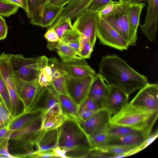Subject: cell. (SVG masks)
Returning <instances> with one entry per match:
<instances>
[{
  "mask_svg": "<svg viewBox=\"0 0 158 158\" xmlns=\"http://www.w3.org/2000/svg\"><path fill=\"white\" fill-rule=\"evenodd\" d=\"M1 1L5 3L12 4L19 6L20 7V5L16 0H1Z\"/></svg>",
  "mask_w": 158,
  "mask_h": 158,
  "instance_id": "49",
  "label": "cell"
},
{
  "mask_svg": "<svg viewBox=\"0 0 158 158\" xmlns=\"http://www.w3.org/2000/svg\"><path fill=\"white\" fill-rule=\"evenodd\" d=\"M93 77L76 78L67 75L65 86L68 95L78 106L87 97Z\"/></svg>",
  "mask_w": 158,
  "mask_h": 158,
  "instance_id": "9",
  "label": "cell"
},
{
  "mask_svg": "<svg viewBox=\"0 0 158 158\" xmlns=\"http://www.w3.org/2000/svg\"><path fill=\"white\" fill-rule=\"evenodd\" d=\"M95 112L84 107L78 106V114L83 122L89 118Z\"/></svg>",
  "mask_w": 158,
  "mask_h": 158,
  "instance_id": "45",
  "label": "cell"
},
{
  "mask_svg": "<svg viewBox=\"0 0 158 158\" xmlns=\"http://www.w3.org/2000/svg\"><path fill=\"white\" fill-rule=\"evenodd\" d=\"M119 1L125 3H129L131 2L132 0H118Z\"/></svg>",
  "mask_w": 158,
  "mask_h": 158,
  "instance_id": "50",
  "label": "cell"
},
{
  "mask_svg": "<svg viewBox=\"0 0 158 158\" xmlns=\"http://www.w3.org/2000/svg\"><path fill=\"white\" fill-rule=\"evenodd\" d=\"M88 136L92 148L106 145L109 137L106 131Z\"/></svg>",
  "mask_w": 158,
  "mask_h": 158,
  "instance_id": "34",
  "label": "cell"
},
{
  "mask_svg": "<svg viewBox=\"0 0 158 158\" xmlns=\"http://www.w3.org/2000/svg\"><path fill=\"white\" fill-rule=\"evenodd\" d=\"M106 132L109 137H112L139 131L128 127L112 124Z\"/></svg>",
  "mask_w": 158,
  "mask_h": 158,
  "instance_id": "32",
  "label": "cell"
},
{
  "mask_svg": "<svg viewBox=\"0 0 158 158\" xmlns=\"http://www.w3.org/2000/svg\"><path fill=\"white\" fill-rule=\"evenodd\" d=\"M55 49L61 59V61L63 63L75 62L85 59L61 40L57 44Z\"/></svg>",
  "mask_w": 158,
  "mask_h": 158,
  "instance_id": "27",
  "label": "cell"
},
{
  "mask_svg": "<svg viewBox=\"0 0 158 158\" xmlns=\"http://www.w3.org/2000/svg\"><path fill=\"white\" fill-rule=\"evenodd\" d=\"M72 0H47L43 6L50 7H64L68 4Z\"/></svg>",
  "mask_w": 158,
  "mask_h": 158,
  "instance_id": "44",
  "label": "cell"
},
{
  "mask_svg": "<svg viewBox=\"0 0 158 158\" xmlns=\"http://www.w3.org/2000/svg\"><path fill=\"white\" fill-rule=\"evenodd\" d=\"M99 18L97 12L86 10L76 19L73 27L80 33L79 50L87 42H89L94 47Z\"/></svg>",
  "mask_w": 158,
  "mask_h": 158,
  "instance_id": "5",
  "label": "cell"
},
{
  "mask_svg": "<svg viewBox=\"0 0 158 158\" xmlns=\"http://www.w3.org/2000/svg\"><path fill=\"white\" fill-rule=\"evenodd\" d=\"M7 34V27L4 19L0 15V40L4 39Z\"/></svg>",
  "mask_w": 158,
  "mask_h": 158,
  "instance_id": "47",
  "label": "cell"
},
{
  "mask_svg": "<svg viewBox=\"0 0 158 158\" xmlns=\"http://www.w3.org/2000/svg\"><path fill=\"white\" fill-rule=\"evenodd\" d=\"M52 80L51 69L50 66L48 64L45 66L41 70L38 80L40 85L44 88L51 86Z\"/></svg>",
  "mask_w": 158,
  "mask_h": 158,
  "instance_id": "35",
  "label": "cell"
},
{
  "mask_svg": "<svg viewBox=\"0 0 158 158\" xmlns=\"http://www.w3.org/2000/svg\"><path fill=\"white\" fill-rule=\"evenodd\" d=\"M79 106L84 107L94 112L100 109L96 103L88 96Z\"/></svg>",
  "mask_w": 158,
  "mask_h": 158,
  "instance_id": "41",
  "label": "cell"
},
{
  "mask_svg": "<svg viewBox=\"0 0 158 158\" xmlns=\"http://www.w3.org/2000/svg\"><path fill=\"white\" fill-rule=\"evenodd\" d=\"M146 1L148 3L145 23L140 30L151 42L155 40L157 27L158 0H132L130 3Z\"/></svg>",
  "mask_w": 158,
  "mask_h": 158,
  "instance_id": "11",
  "label": "cell"
},
{
  "mask_svg": "<svg viewBox=\"0 0 158 158\" xmlns=\"http://www.w3.org/2000/svg\"><path fill=\"white\" fill-rule=\"evenodd\" d=\"M92 0H72L64 8L62 12L53 21L48 29L55 30L66 20L76 19L86 10Z\"/></svg>",
  "mask_w": 158,
  "mask_h": 158,
  "instance_id": "12",
  "label": "cell"
},
{
  "mask_svg": "<svg viewBox=\"0 0 158 158\" xmlns=\"http://www.w3.org/2000/svg\"><path fill=\"white\" fill-rule=\"evenodd\" d=\"M63 69L66 74L74 77H81L88 76L94 77L95 70L88 65L85 59L67 63L61 62Z\"/></svg>",
  "mask_w": 158,
  "mask_h": 158,
  "instance_id": "21",
  "label": "cell"
},
{
  "mask_svg": "<svg viewBox=\"0 0 158 158\" xmlns=\"http://www.w3.org/2000/svg\"><path fill=\"white\" fill-rule=\"evenodd\" d=\"M80 32L73 28L65 32L62 35L60 40L80 55Z\"/></svg>",
  "mask_w": 158,
  "mask_h": 158,
  "instance_id": "30",
  "label": "cell"
},
{
  "mask_svg": "<svg viewBox=\"0 0 158 158\" xmlns=\"http://www.w3.org/2000/svg\"><path fill=\"white\" fill-rule=\"evenodd\" d=\"M47 0H27V17L32 25L39 26V22L42 14V6Z\"/></svg>",
  "mask_w": 158,
  "mask_h": 158,
  "instance_id": "26",
  "label": "cell"
},
{
  "mask_svg": "<svg viewBox=\"0 0 158 158\" xmlns=\"http://www.w3.org/2000/svg\"><path fill=\"white\" fill-rule=\"evenodd\" d=\"M44 37L47 41V48L50 50L55 51L56 47L60 40L55 30L48 29Z\"/></svg>",
  "mask_w": 158,
  "mask_h": 158,
  "instance_id": "37",
  "label": "cell"
},
{
  "mask_svg": "<svg viewBox=\"0 0 158 158\" xmlns=\"http://www.w3.org/2000/svg\"><path fill=\"white\" fill-rule=\"evenodd\" d=\"M158 131L157 129L153 134H151L143 143L138 146L137 149L138 152L146 147L157 138L158 135Z\"/></svg>",
  "mask_w": 158,
  "mask_h": 158,
  "instance_id": "43",
  "label": "cell"
},
{
  "mask_svg": "<svg viewBox=\"0 0 158 158\" xmlns=\"http://www.w3.org/2000/svg\"><path fill=\"white\" fill-rule=\"evenodd\" d=\"M145 139L142 134L137 132L121 136L109 137L106 145H138L143 143Z\"/></svg>",
  "mask_w": 158,
  "mask_h": 158,
  "instance_id": "24",
  "label": "cell"
},
{
  "mask_svg": "<svg viewBox=\"0 0 158 158\" xmlns=\"http://www.w3.org/2000/svg\"><path fill=\"white\" fill-rule=\"evenodd\" d=\"M146 5L144 3L128 4L127 15L134 46L135 45L137 39V28L139 25V18L142 10Z\"/></svg>",
  "mask_w": 158,
  "mask_h": 158,
  "instance_id": "22",
  "label": "cell"
},
{
  "mask_svg": "<svg viewBox=\"0 0 158 158\" xmlns=\"http://www.w3.org/2000/svg\"><path fill=\"white\" fill-rule=\"evenodd\" d=\"M58 98L64 113L77 120L82 125L83 122L79 117L77 104L68 95L58 94Z\"/></svg>",
  "mask_w": 158,
  "mask_h": 158,
  "instance_id": "25",
  "label": "cell"
},
{
  "mask_svg": "<svg viewBox=\"0 0 158 158\" xmlns=\"http://www.w3.org/2000/svg\"><path fill=\"white\" fill-rule=\"evenodd\" d=\"M0 98L6 109L11 114V104L8 90L0 71Z\"/></svg>",
  "mask_w": 158,
  "mask_h": 158,
  "instance_id": "33",
  "label": "cell"
},
{
  "mask_svg": "<svg viewBox=\"0 0 158 158\" xmlns=\"http://www.w3.org/2000/svg\"><path fill=\"white\" fill-rule=\"evenodd\" d=\"M138 145H106L95 148L106 153L108 158H118L125 157L127 153Z\"/></svg>",
  "mask_w": 158,
  "mask_h": 158,
  "instance_id": "28",
  "label": "cell"
},
{
  "mask_svg": "<svg viewBox=\"0 0 158 158\" xmlns=\"http://www.w3.org/2000/svg\"><path fill=\"white\" fill-rule=\"evenodd\" d=\"M58 128L48 130L42 129L35 144L38 152L52 150L58 147Z\"/></svg>",
  "mask_w": 158,
  "mask_h": 158,
  "instance_id": "20",
  "label": "cell"
},
{
  "mask_svg": "<svg viewBox=\"0 0 158 158\" xmlns=\"http://www.w3.org/2000/svg\"><path fill=\"white\" fill-rule=\"evenodd\" d=\"M69 117L63 111L59 102H56L44 112L42 129L48 130L57 128Z\"/></svg>",
  "mask_w": 158,
  "mask_h": 158,
  "instance_id": "17",
  "label": "cell"
},
{
  "mask_svg": "<svg viewBox=\"0 0 158 158\" xmlns=\"http://www.w3.org/2000/svg\"><path fill=\"white\" fill-rule=\"evenodd\" d=\"M13 118L0 98V129L10 126Z\"/></svg>",
  "mask_w": 158,
  "mask_h": 158,
  "instance_id": "36",
  "label": "cell"
},
{
  "mask_svg": "<svg viewBox=\"0 0 158 158\" xmlns=\"http://www.w3.org/2000/svg\"><path fill=\"white\" fill-rule=\"evenodd\" d=\"M72 21L70 19H68L55 29L60 40L65 32L73 28Z\"/></svg>",
  "mask_w": 158,
  "mask_h": 158,
  "instance_id": "40",
  "label": "cell"
},
{
  "mask_svg": "<svg viewBox=\"0 0 158 158\" xmlns=\"http://www.w3.org/2000/svg\"><path fill=\"white\" fill-rule=\"evenodd\" d=\"M130 102L133 105L158 110V85L148 84L140 89Z\"/></svg>",
  "mask_w": 158,
  "mask_h": 158,
  "instance_id": "13",
  "label": "cell"
},
{
  "mask_svg": "<svg viewBox=\"0 0 158 158\" xmlns=\"http://www.w3.org/2000/svg\"><path fill=\"white\" fill-rule=\"evenodd\" d=\"M158 116V110L135 106L128 103L111 117L112 125L127 127L142 134L145 139L151 133Z\"/></svg>",
  "mask_w": 158,
  "mask_h": 158,
  "instance_id": "2",
  "label": "cell"
},
{
  "mask_svg": "<svg viewBox=\"0 0 158 158\" xmlns=\"http://www.w3.org/2000/svg\"><path fill=\"white\" fill-rule=\"evenodd\" d=\"M94 47L89 42H87L79 50L80 55L85 59L89 58Z\"/></svg>",
  "mask_w": 158,
  "mask_h": 158,
  "instance_id": "42",
  "label": "cell"
},
{
  "mask_svg": "<svg viewBox=\"0 0 158 158\" xmlns=\"http://www.w3.org/2000/svg\"><path fill=\"white\" fill-rule=\"evenodd\" d=\"M109 86L99 73L94 77L87 96L102 109L103 103L108 93Z\"/></svg>",
  "mask_w": 158,
  "mask_h": 158,
  "instance_id": "18",
  "label": "cell"
},
{
  "mask_svg": "<svg viewBox=\"0 0 158 158\" xmlns=\"http://www.w3.org/2000/svg\"><path fill=\"white\" fill-rule=\"evenodd\" d=\"M16 89L18 96L23 105L21 113L28 112L43 88L38 80L26 81L15 78Z\"/></svg>",
  "mask_w": 158,
  "mask_h": 158,
  "instance_id": "8",
  "label": "cell"
},
{
  "mask_svg": "<svg viewBox=\"0 0 158 158\" xmlns=\"http://www.w3.org/2000/svg\"><path fill=\"white\" fill-rule=\"evenodd\" d=\"M125 4L119 1L111 0L105 7L98 12L99 17L104 18L116 14L123 9Z\"/></svg>",
  "mask_w": 158,
  "mask_h": 158,
  "instance_id": "31",
  "label": "cell"
},
{
  "mask_svg": "<svg viewBox=\"0 0 158 158\" xmlns=\"http://www.w3.org/2000/svg\"><path fill=\"white\" fill-rule=\"evenodd\" d=\"M20 4V7L22 8L26 12L27 10V0H16Z\"/></svg>",
  "mask_w": 158,
  "mask_h": 158,
  "instance_id": "48",
  "label": "cell"
},
{
  "mask_svg": "<svg viewBox=\"0 0 158 158\" xmlns=\"http://www.w3.org/2000/svg\"><path fill=\"white\" fill-rule=\"evenodd\" d=\"M58 147L63 150L65 153L92 148L88 136L76 119L69 117L58 127Z\"/></svg>",
  "mask_w": 158,
  "mask_h": 158,
  "instance_id": "3",
  "label": "cell"
},
{
  "mask_svg": "<svg viewBox=\"0 0 158 158\" xmlns=\"http://www.w3.org/2000/svg\"><path fill=\"white\" fill-rule=\"evenodd\" d=\"M128 4L125 3L123 9L118 13L103 19L128 42L129 46H134L127 18Z\"/></svg>",
  "mask_w": 158,
  "mask_h": 158,
  "instance_id": "14",
  "label": "cell"
},
{
  "mask_svg": "<svg viewBox=\"0 0 158 158\" xmlns=\"http://www.w3.org/2000/svg\"><path fill=\"white\" fill-rule=\"evenodd\" d=\"M109 86L108 93L102 108L107 110L111 115L114 114L128 103L129 96L120 88L114 86Z\"/></svg>",
  "mask_w": 158,
  "mask_h": 158,
  "instance_id": "15",
  "label": "cell"
},
{
  "mask_svg": "<svg viewBox=\"0 0 158 158\" xmlns=\"http://www.w3.org/2000/svg\"><path fill=\"white\" fill-rule=\"evenodd\" d=\"M59 102L58 94L51 86L44 88L28 112L43 110L44 112Z\"/></svg>",
  "mask_w": 158,
  "mask_h": 158,
  "instance_id": "19",
  "label": "cell"
},
{
  "mask_svg": "<svg viewBox=\"0 0 158 158\" xmlns=\"http://www.w3.org/2000/svg\"><path fill=\"white\" fill-rule=\"evenodd\" d=\"M64 8V7L42 6V14L40 21L39 26L43 28L48 27L62 12Z\"/></svg>",
  "mask_w": 158,
  "mask_h": 158,
  "instance_id": "29",
  "label": "cell"
},
{
  "mask_svg": "<svg viewBox=\"0 0 158 158\" xmlns=\"http://www.w3.org/2000/svg\"><path fill=\"white\" fill-rule=\"evenodd\" d=\"M99 70V74L108 85L120 88L129 96L149 83L146 77L116 54L102 57Z\"/></svg>",
  "mask_w": 158,
  "mask_h": 158,
  "instance_id": "1",
  "label": "cell"
},
{
  "mask_svg": "<svg viewBox=\"0 0 158 158\" xmlns=\"http://www.w3.org/2000/svg\"><path fill=\"white\" fill-rule=\"evenodd\" d=\"M43 115L28 125L12 132L10 139L35 143L42 130Z\"/></svg>",
  "mask_w": 158,
  "mask_h": 158,
  "instance_id": "16",
  "label": "cell"
},
{
  "mask_svg": "<svg viewBox=\"0 0 158 158\" xmlns=\"http://www.w3.org/2000/svg\"><path fill=\"white\" fill-rule=\"evenodd\" d=\"M19 7L16 5L4 3L0 0V15L9 17L15 14Z\"/></svg>",
  "mask_w": 158,
  "mask_h": 158,
  "instance_id": "38",
  "label": "cell"
},
{
  "mask_svg": "<svg viewBox=\"0 0 158 158\" xmlns=\"http://www.w3.org/2000/svg\"><path fill=\"white\" fill-rule=\"evenodd\" d=\"M44 111L42 110L20 113L14 118L9 126V130L13 132L31 123L42 115Z\"/></svg>",
  "mask_w": 158,
  "mask_h": 158,
  "instance_id": "23",
  "label": "cell"
},
{
  "mask_svg": "<svg viewBox=\"0 0 158 158\" xmlns=\"http://www.w3.org/2000/svg\"><path fill=\"white\" fill-rule=\"evenodd\" d=\"M111 115L107 110L101 109L84 121L81 126L88 136L105 132L112 124Z\"/></svg>",
  "mask_w": 158,
  "mask_h": 158,
  "instance_id": "10",
  "label": "cell"
},
{
  "mask_svg": "<svg viewBox=\"0 0 158 158\" xmlns=\"http://www.w3.org/2000/svg\"><path fill=\"white\" fill-rule=\"evenodd\" d=\"M111 0H92L87 7L86 10L98 12L108 4Z\"/></svg>",
  "mask_w": 158,
  "mask_h": 158,
  "instance_id": "39",
  "label": "cell"
},
{
  "mask_svg": "<svg viewBox=\"0 0 158 158\" xmlns=\"http://www.w3.org/2000/svg\"><path fill=\"white\" fill-rule=\"evenodd\" d=\"M8 55L15 78L26 81L38 80L41 70L49 63V58L44 55L26 58L21 54Z\"/></svg>",
  "mask_w": 158,
  "mask_h": 158,
  "instance_id": "4",
  "label": "cell"
},
{
  "mask_svg": "<svg viewBox=\"0 0 158 158\" xmlns=\"http://www.w3.org/2000/svg\"><path fill=\"white\" fill-rule=\"evenodd\" d=\"M0 71L8 90L11 114L15 117L19 114L20 100L16 92L15 78L8 54H6L4 52L0 56Z\"/></svg>",
  "mask_w": 158,
  "mask_h": 158,
  "instance_id": "7",
  "label": "cell"
},
{
  "mask_svg": "<svg viewBox=\"0 0 158 158\" xmlns=\"http://www.w3.org/2000/svg\"><path fill=\"white\" fill-rule=\"evenodd\" d=\"M96 35L101 44L118 50H127L129 46L128 42L105 19L99 17Z\"/></svg>",
  "mask_w": 158,
  "mask_h": 158,
  "instance_id": "6",
  "label": "cell"
},
{
  "mask_svg": "<svg viewBox=\"0 0 158 158\" xmlns=\"http://www.w3.org/2000/svg\"><path fill=\"white\" fill-rule=\"evenodd\" d=\"M32 157H59L53 149L43 151L36 152Z\"/></svg>",
  "mask_w": 158,
  "mask_h": 158,
  "instance_id": "46",
  "label": "cell"
}]
</instances>
